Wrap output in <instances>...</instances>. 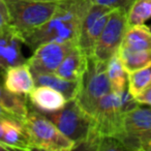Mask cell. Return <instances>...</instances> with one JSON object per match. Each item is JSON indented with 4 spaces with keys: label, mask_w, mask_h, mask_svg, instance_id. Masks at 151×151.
<instances>
[{
    "label": "cell",
    "mask_w": 151,
    "mask_h": 151,
    "mask_svg": "<svg viewBox=\"0 0 151 151\" xmlns=\"http://www.w3.org/2000/svg\"><path fill=\"white\" fill-rule=\"evenodd\" d=\"M30 103L45 113H53L61 110L67 103L64 95L49 86H38L29 93Z\"/></svg>",
    "instance_id": "cell-14"
},
{
    "label": "cell",
    "mask_w": 151,
    "mask_h": 151,
    "mask_svg": "<svg viewBox=\"0 0 151 151\" xmlns=\"http://www.w3.org/2000/svg\"><path fill=\"white\" fill-rule=\"evenodd\" d=\"M149 151H151V143H150V147H149Z\"/></svg>",
    "instance_id": "cell-31"
},
{
    "label": "cell",
    "mask_w": 151,
    "mask_h": 151,
    "mask_svg": "<svg viewBox=\"0 0 151 151\" xmlns=\"http://www.w3.org/2000/svg\"><path fill=\"white\" fill-rule=\"evenodd\" d=\"M22 125L32 149L69 151L77 148L73 140L67 138L45 114L37 111H28Z\"/></svg>",
    "instance_id": "cell-1"
},
{
    "label": "cell",
    "mask_w": 151,
    "mask_h": 151,
    "mask_svg": "<svg viewBox=\"0 0 151 151\" xmlns=\"http://www.w3.org/2000/svg\"><path fill=\"white\" fill-rule=\"evenodd\" d=\"M3 140H4V132H3L2 124H1V120H0V143L4 145V141ZM7 148H9V147H7Z\"/></svg>",
    "instance_id": "cell-28"
},
{
    "label": "cell",
    "mask_w": 151,
    "mask_h": 151,
    "mask_svg": "<svg viewBox=\"0 0 151 151\" xmlns=\"http://www.w3.org/2000/svg\"><path fill=\"white\" fill-rule=\"evenodd\" d=\"M118 55L127 73L151 65V51H134L120 46Z\"/></svg>",
    "instance_id": "cell-21"
},
{
    "label": "cell",
    "mask_w": 151,
    "mask_h": 151,
    "mask_svg": "<svg viewBox=\"0 0 151 151\" xmlns=\"http://www.w3.org/2000/svg\"><path fill=\"white\" fill-rule=\"evenodd\" d=\"M151 18V0H134L127 11L128 26L141 25Z\"/></svg>",
    "instance_id": "cell-23"
},
{
    "label": "cell",
    "mask_w": 151,
    "mask_h": 151,
    "mask_svg": "<svg viewBox=\"0 0 151 151\" xmlns=\"http://www.w3.org/2000/svg\"><path fill=\"white\" fill-rule=\"evenodd\" d=\"M3 119H13V120H17L16 119V117L13 115V114H11L9 112H7L6 110L4 109V108L2 107V106L0 105V120H3ZM18 121V120H17ZM20 122V121H19Z\"/></svg>",
    "instance_id": "cell-27"
},
{
    "label": "cell",
    "mask_w": 151,
    "mask_h": 151,
    "mask_svg": "<svg viewBox=\"0 0 151 151\" xmlns=\"http://www.w3.org/2000/svg\"><path fill=\"white\" fill-rule=\"evenodd\" d=\"M90 0H64L58 2L57 12L54 17L70 23H79L82 25V22L86 16L88 9H90Z\"/></svg>",
    "instance_id": "cell-16"
},
{
    "label": "cell",
    "mask_w": 151,
    "mask_h": 151,
    "mask_svg": "<svg viewBox=\"0 0 151 151\" xmlns=\"http://www.w3.org/2000/svg\"><path fill=\"white\" fill-rule=\"evenodd\" d=\"M139 105H149L151 106V85L146 88L142 93L134 97Z\"/></svg>",
    "instance_id": "cell-26"
},
{
    "label": "cell",
    "mask_w": 151,
    "mask_h": 151,
    "mask_svg": "<svg viewBox=\"0 0 151 151\" xmlns=\"http://www.w3.org/2000/svg\"><path fill=\"white\" fill-rule=\"evenodd\" d=\"M11 25V16L4 0H0V34Z\"/></svg>",
    "instance_id": "cell-25"
},
{
    "label": "cell",
    "mask_w": 151,
    "mask_h": 151,
    "mask_svg": "<svg viewBox=\"0 0 151 151\" xmlns=\"http://www.w3.org/2000/svg\"><path fill=\"white\" fill-rule=\"evenodd\" d=\"M37 86H49L61 92L67 101L77 99L81 89L82 81H69L60 78L55 73H32Z\"/></svg>",
    "instance_id": "cell-15"
},
{
    "label": "cell",
    "mask_w": 151,
    "mask_h": 151,
    "mask_svg": "<svg viewBox=\"0 0 151 151\" xmlns=\"http://www.w3.org/2000/svg\"><path fill=\"white\" fill-rule=\"evenodd\" d=\"M36 1H45V2H60L64 0H36Z\"/></svg>",
    "instance_id": "cell-29"
},
{
    "label": "cell",
    "mask_w": 151,
    "mask_h": 151,
    "mask_svg": "<svg viewBox=\"0 0 151 151\" xmlns=\"http://www.w3.org/2000/svg\"><path fill=\"white\" fill-rule=\"evenodd\" d=\"M0 69H1V70H4V66H3V65H2V63H1V62H0Z\"/></svg>",
    "instance_id": "cell-30"
},
{
    "label": "cell",
    "mask_w": 151,
    "mask_h": 151,
    "mask_svg": "<svg viewBox=\"0 0 151 151\" xmlns=\"http://www.w3.org/2000/svg\"><path fill=\"white\" fill-rule=\"evenodd\" d=\"M127 28V9L124 7L114 9L95 44L91 56L108 62L113 55L118 53Z\"/></svg>",
    "instance_id": "cell-7"
},
{
    "label": "cell",
    "mask_w": 151,
    "mask_h": 151,
    "mask_svg": "<svg viewBox=\"0 0 151 151\" xmlns=\"http://www.w3.org/2000/svg\"><path fill=\"white\" fill-rule=\"evenodd\" d=\"M88 66V56L76 45L60 63L55 73L60 78L69 81H82Z\"/></svg>",
    "instance_id": "cell-13"
},
{
    "label": "cell",
    "mask_w": 151,
    "mask_h": 151,
    "mask_svg": "<svg viewBox=\"0 0 151 151\" xmlns=\"http://www.w3.org/2000/svg\"><path fill=\"white\" fill-rule=\"evenodd\" d=\"M77 44V42H45L34 50L27 63L32 73H55L65 56Z\"/></svg>",
    "instance_id": "cell-10"
},
{
    "label": "cell",
    "mask_w": 151,
    "mask_h": 151,
    "mask_svg": "<svg viewBox=\"0 0 151 151\" xmlns=\"http://www.w3.org/2000/svg\"><path fill=\"white\" fill-rule=\"evenodd\" d=\"M114 9L99 4H91L81 25L78 46L83 52L90 57L93 53L95 44L99 40L103 29Z\"/></svg>",
    "instance_id": "cell-9"
},
{
    "label": "cell",
    "mask_w": 151,
    "mask_h": 151,
    "mask_svg": "<svg viewBox=\"0 0 151 151\" xmlns=\"http://www.w3.org/2000/svg\"><path fill=\"white\" fill-rule=\"evenodd\" d=\"M94 130L99 137H113L119 140L123 132V117L121 97L119 93L111 91L99 101L93 113Z\"/></svg>",
    "instance_id": "cell-6"
},
{
    "label": "cell",
    "mask_w": 151,
    "mask_h": 151,
    "mask_svg": "<svg viewBox=\"0 0 151 151\" xmlns=\"http://www.w3.org/2000/svg\"><path fill=\"white\" fill-rule=\"evenodd\" d=\"M3 81L5 89L14 94H29L35 87L34 77L28 63L7 67Z\"/></svg>",
    "instance_id": "cell-12"
},
{
    "label": "cell",
    "mask_w": 151,
    "mask_h": 151,
    "mask_svg": "<svg viewBox=\"0 0 151 151\" xmlns=\"http://www.w3.org/2000/svg\"><path fill=\"white\" fill-rule=\"evenodd\" d=\"M4 132V145L9 150H31L21 122L13 119L1 120Z\"/></svg>",
    "instance_id": "cell-17"
},
{
    "label": "cell",
    "mask_w": 151,
    "mask_h": 151,
    "mask_svg": "<svg viewBox=\"0 0 151 151\" xmlns=\"http://www.w3.org/2000/svg\"><path fill=\"white\" fill-rule=\"evenodd\" d=\"M119 141L126 150L149 151L151 143V108L136 107L123 117V132Z\"/></svg>",
    "instance_id": "cell-5"
},
{
    "label": "cell",
    "mask_w": 151,
    "mask_h": 151,
    "mask_svg": "<svg viewBox=\"0 0 151 151\" xmlns=\"http://www.w3.org/2000/svg\"><path fill=\"white\" fill-rule=\"evenodd\" d=\"M112 91L107 73V62L95 57H88V66L82 79L77 101L82 109L93 116L99 101Z\"/></svg>",
    "instance_id": "cell-4"
},
{
    "label": "cell",
    "mask_w": 151,
    "mask_h": 151,
    "mask_svg": "<svg viewBox=\"0 0 151 151\" xmlns=\"http://www.w3.org/2000/svg\"><path fill=\"white\" fill-rule=\"evenodd\" d=\"M151 85V65L128 73L127 88L134 97L138 96Z\"/></svg>",
    "instance_id": "cell-22"
},
{
    "label": "cell",
    "mask_w": 151,
    "mask_h": 151,
    "mask_svg": "<svg viewBox=\"0 0 151 151\" xmlns=\"http://www.w3.org/2000/svg\"><path fill=\"white\" fill-rule=\"evenodd\" d=\"M134 0H90V2L93 4H99L104 6H109L112 9L116 7H124L128 11L129 6Z\"/></svg>",
    "instance_id": "cell-24"
},
{
    "label": "cell",
    "mask_w": 151,
    "mask_h": 151,
    "mask_svg": "<svg viewBox=\"0 0 151 151\" xmlns=\"http://www.w3.org/2000/svg\"><path fill=\"white\" fill-rule=\"evenodd\" d=\"M121 47L134 51H151V29L144 24L128 26Z\"/></svg>",
    "instance_id": "cell-18"
},
{
    "label": "cell",
    "mask_w": 151,
    "mask_h": 151,
    "mask_svg": "<svg viewBox=\"0 0 151 151\" xmlns=\"http://www.w3.org/2000/svg\"><path fill=\"white\" fill-rule=\"evenodd\" d=\"M11 16V26L21 36L42 27L55 16L58 2H45L36 0H4Z\"/></svg>",
    "instance_id": "cell-3"
},
{
    "label": "cell",
    "mask_w": 151,
    "mask_h": 151,
    "mask_svg": "<svg viewBox=\"0 0 151 151\" xmlns=\"http://www.w3.org/2000/svg\"><path fill=\"white\" fill-rule=\"evenodd\" d=\"M107 73L112 91L121 93L127 88L126 85L128 83V73L124 68L118 53L113 55L107 62Z\"/></svg>",
    "instance_id": "cell-20"
},
{
    "label": "cell",
    "mask_w": 151,
    "mask_h": 151,
    "mask_svg": "<svg viewBox=\"0 0 151 151\" xmlns=\"http://www.w3.org/2000/svg\"><path fill=\"white\" fill-rule=\"evenodd\" d=\"M23 42L21 34L11 25L0 34V62L5 69L24 63L25 59L21 53Z\"/></svg>",
    "instance_id": "cell-11"
},
{
    "label": "cell",
    "mask_w": 151,
    "mask_h": 151,
    "mask_svg": "<svg viewBox=\"0 0 151 151\" xmlns=\"http://www.w3.org/2000/svg\"><path fill=\"white\" fill-rule=\"evenodd\" d=\"M45 115L67 138L76 143L77 148H83L93 137L96 136L93 117L82 109L76 99L67 101L64 107L59 111Z\"/></svg>",
    "instance_id": "cell-2"
},
{
    "label": "cell",
    "mask_w": 151,
    "mask_h": 151,
    "mask_svg": "<svg viewBox=\"0 0 151 151\" xmlns=\"http://www.w3.org/2000/svg\"><path fill=\"white\" fill-rule=\"evenodd\" d=\"M81 24L65 22L53 17L49 22L24 37V44L35 50L45 42H77L80 35Z\"/></svg>",
    "instance_id": "cell-8"
},
{
    "label": "cell",
    "mask_w": 151,
    "mask_h": 151,
    "mask_svg": "<svg viewBox=\"0 0 151 151\" xmlns=\"http://www.w3.org/2000/svg\"><path fill=\"white\" fill-rule=\"evenodd\" d=\"M0 105L7 112L13 114L16 119L21 123L25 119L29 111L25 97L20 94H14L9 92L1 84H0Z\"/></svg>",
    "instance_id": "cell-19"
}]
</instances>
